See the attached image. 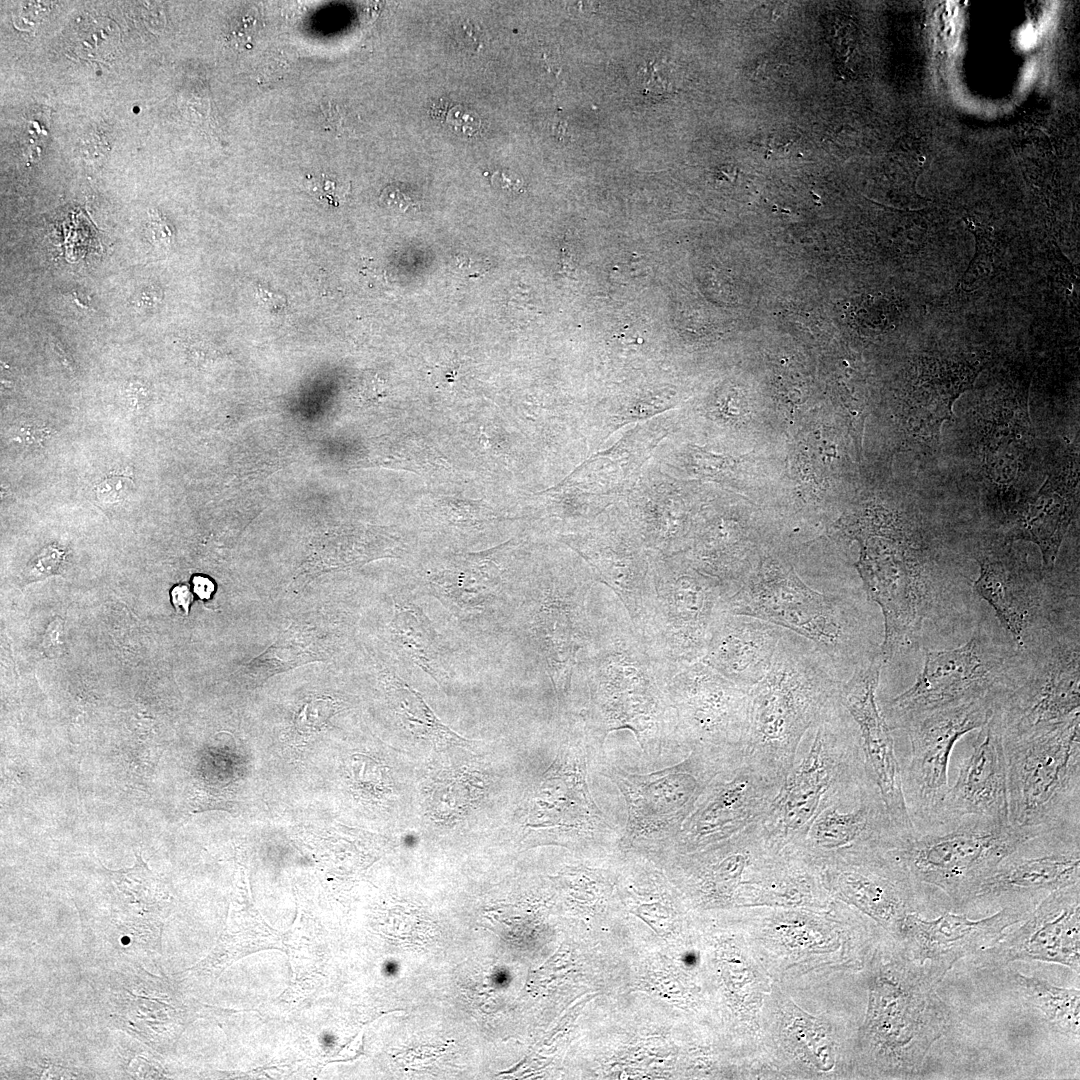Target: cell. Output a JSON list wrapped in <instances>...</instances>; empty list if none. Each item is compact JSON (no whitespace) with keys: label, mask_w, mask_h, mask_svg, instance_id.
<instances>
[{"label":"cell","mask_w":1080,"mask_h":1080,"mask_svg":"<svg viewBox=\"0 0 1080 1080\" xmlns=\"http://www.w3.org/2000/svg\"><path fill=\"white\" fill-rule=\"evenodd\" d=\"M994 700L979 698L918 715L905 724L910 759L902 771L903 793L915 830L933 824L949 788L948 766L958 740L981 729Z\"/></svg>","instance_id":"14"},{"label":"cell","mask_w":1080,"mask_h":1080,"mask_svg":"<svg viewBox=\"0 0 1080 1080\" xmlns=\"http://www.w3.org/2000/svg\"><path fill=\"white\" fill-rule=\"evenodd\" d=\"M192 590L201 600H208L215 591V584L207 576L194 575L192 578Z\"/></svg>","instance_id":"46"},{"label":"cell","mask_w":1080,"mask_h":1080,"mask_svg":"<svg viewBox=\"0 0 1080 1080\" xmlns=\"http://www.w3.org/2000/svg\"><path fill=\"white\" fill-rule=\"evenodd\" d=\"M509 543L485 552L455 555L441 568L425 572L424 585L451 613L462 620H475L503 600L514 598L516 579L505 558Z\"/></svg>","instance_id":"24"},{"label":"cell","mask_w":1080,"mask_h":1080,"mask_svg":"<svg viewBox=\"0 0 1080 1080\" xmlns=\"http://www.w3.org/2000/svg\"><path fill=\"white\" fill-rule=\"evenodd\" d=\"M588 566L519 578L513 600L524 639L540 660L559 704L569 708L572 678L605 601Z\"/></svg>","instance_id":"6"},{"label":"cell","mask_w":1080,"mask_h":1080,"mask_svg":"<svg viewBox=\"0 0 1080 1080\" xmlns=\"http://www.w3.org/2000/svg\"><path fill=\"white\" fill-rule=\"evenodd\" d=\"M492 183L501 187L504 190L514 191L519 190L521 181L519 179H512L507 177L504 173H496L492 177Z\"/></svg>","instance_id":"48"},{"label":"cell","mask_w":1080,"mask_h":1080,"mask_svg":"<svg viewBox=\"0 0 1080 1080\" xmlns=\"http://www.w3.org/2000/svg\"><path fill=\"white\" fill-rule=\"evenodd\" d=\"M1033 906L1006 904L992 916L979 920L950 912L928 920L914 912L905 919L900 940L914 960L950 970L962 958L994 944L1011 926L1024 920Z\"/></svg>","instance_id":"25"},{"label":"cell","mask_w":1080,"mask_h":1080,"mask_svg":"<svg viewBox=\"0 0 1080 1080\" xmlns=\"http://www.w3.org/2000/svg\"><path fill=\"white\" fill-rule=\"evenodd\" d=\"M171 603L177 612L188 615L190 605L193 602V594L187 585H175L171 591Z\"/></svg>","instance_id":"44"},{"label":"cell","mask_w":1080,"mask_h":1080,"mask_svg":"<svg viewBox=\"0 0 1080 1080\" xmlns=\"http://www.w3.org/2000/svg\"><path fill=\"white\" fill-rule=\"evenodd\" d=\"M654 598L640 638L666 678L701 661L730 596L684 554L653 557Z\"/></svg>","instance_id":"9"},{"label":"cell","mask_w":1080,"mask_h":1080,"mask_svg":"<svg viewBox=\"0 0 1080 1080\" xmlns=\"http://www.w3.org/2000/svg\"><path fill=\"white\" fill-rule=\"evenodd\" d=\"M628 499L623 512L633 528L654 554L670 556L684 553L692 535L687 510L666 473L645 474Z\"/></svg>","instance_id":"29"},{"label":"cell","mask_w":1080,"mask_h":1080,"mask_svg":"<svg viewBox=\"0 0 1080 1080\" xmlns=\"http://www.w3.org/2000/svg\"><path fill=\"white\" fill-rule=\"evenodd\" d=\"M150 227L154 238H157L165 244L171 243L173 232L166 222L160 219L158 215H151Z\"/></svg>","instance_id":"47"},{"label":"cell","mask_w":1080,"mask_h":1080,"mask_svg":"<svg viewBox=\"0 0 1080 1080\" xmlns=\"http://www.w3.org/2000/svg\"><path fill=\"white\" fill-rule=\"evenodd\" d=\"M66 634L64 622L55 618L46 628L43 635L42 647L44 653L50 657H58L65 651Z\"/></svg>","instance_id":"41"},{"label":"cell","mask_w":1080,"mask_h":1080,"mask_svg":"<svg viewBox=\"0 0 1080 1080\" xmlns=\"http://www.w3.org/2000/svg\"><path fill=\"white\" fill-rule=\"evenodd\" d=\"M665 435L666 426L660 420L637 425L613 446L584 462L559 487L593 496L630 490L637 483L645 462Z\"/></svg>","instance_id":"28"},{"label":"cell","mask_w":1080,"mask_h":1080,"mask_svg":"<svg viewBox=\"0 0 1080 1080\" xmlns=\"http://www.w3.org/2000/svg\"><path fill=\"white\" fill-rule=\"evenodd\" d=\"M383 682L394 710L403 724L416 736L427 738L434 745H465L472 741L461 737L444 725L427 705L421 694L397 675L385 671Z\"/></svg>","instance_id":"35"},{"label":"cell","mask_w":1080,"mask_h":1080,"mask_svg":"<svg viewBox=\"0 0 1080 1080\" xmlns=\"http://www.w3.org/2000/svg\"><path fill=\"white\" fill-rule=\"evenodd\" d=\"M594 761L597 773L609 779L624 798L627 819L618 848L626 852L667 850L709 782L733 762L689 751L675 764L636 773L610 762L605 754Z\"/></svg>","instance_id":"12"},{"label":"cell","mask_w":1080,"mask_h":1080,"mask_svg":"<svg viewBox=\"0 0 1080 1080\" xmlns=\"http://www.w3.org/2000/svg\"><path fill=\"white\" fill-rule=\"evenodd\" d=\"M559 540L583 559L625 608L640 636L654 598L653 557L624 513L599 515Z\"/></svg>","instance_id":"15"},{"label":"cell","mask_w":1080,"mask_h":1080,"mask_svg":"<svg viewBox=\"0 0 1080 1080\" xmlns=\"http://www.w3.org/2000/svg\"><path fill=\"white\" fill-rule=\"evenodd\" d=\"M1013 981L1023 998L1039 1010L1053 1031L1079 1036L1080 991L1053 985L1045 979L1014 974Z\"/></svg>","instance_id":"34"},{"label":"cell","mask_w":1080,"mask_h":1080,"mask_svg":"<svg viewBox=\"0 0 1080 1080\" xmlns=\"http://www.w3.org/2000/svg\"><path fill=\"white\" fill-rule=\"evenodd\" d=\"M340 704L331 697H318L306 702L295 718L299 732L311 734L323 729L338 711Z\"/></svg>","instance_id":"37"},{"label":"cell","mask_w":1080,"mask_h":1080,"mask_svg":"<svg viewBox=\"0 0 1080 1080\" xmlns=\"http://www.w3.org/2000/svg\"><path fill=\"white\" fill-rule=\"evenodd\" d=\"M980 730L933 824L974 818L1010 825L1003 731L997 709Z\"/></svg>","instance_id":"23"},{"label":"cell","mask_w":1080,"mask_h":1080,"mask_svg":"<svg viewBox=\"0 0 1080 1080\" xmlns=\"http://www.w3.org/2000/svg\"><path fill=\"white\" fill-rule=\"evenodd\" d=\"M391 641L407 662L444 686L450 679L439 636L420 607L396 604L390 622Z\"/></svg>","instance_id":"32"},{"label":"cell","mask_w":1080,"mask_h":1080,"mask_svg":"<svg viewBox=\"0 0 1080 1080\" xmlns=\"http://www.w3.org/2000/svg\"><path fill=\"white\" fill-rule=\"evenodd\" d=\"M860 544L856 563L867 596L882 610V662L908 647L922 626L931 593L926 563L900 525L882 515H863L847 524Z\"/></svg>","instance_id":"8"},{"label":"cell","mask_w":1080,"mask_h":1080,"mask_svg":"<svg viewBox=\"0 0 1080 1080\" xmlns=\"http://www.w3.org/2000/svg\"><path fill=\"white\" fill-rule=\"evenodd\" d=\"M836 893L901 937L907 916L916 912V885L891 851H872L822 866Z\"/></svg>","instance_id":"22"},{"label":"cell","mask_w":1080,"mask_h":1080,"mask_svg":"<svg viewBox=\"0 0 1080 1080\" xmlns=\"http://www.w3.org/2000/svg\"><path fill=\"white\" fill-rule=\"evenodd\" d=\"M380 202L388 208L399 211H406L414 206L412 200L399 188L394 186H388L382 191Z\"/></svg>","instance_id":"42"},{"label":"cell","mask_w":1080,"mask_h":1080,"mask_svg":"<svg viewBox=\"0 0 1080 1080\" xmlns=\"http://www.w3.org/2000/svg\"><path fill=\"white\" fill-rule=\"evenodd\" d=\"M868 779L856 725L839 701L800 742L761 821L768 840L777 851L797 845L823 808Z\"/></svg>","instance_id":"4"},{"label":"cell","mask_w":1080,"mask_h":1080,"mask_svg":"<svg viewBox=\"0 0 1080 1080\" xmlns=\"http://www.w3.org/2000/svg\"><path fill=\"white\" fill-rule=\"evenodd\" d=\"M447 122L453 131L467 136L478 132L481 124L476 113L462 106L454 107L449 111Z\"/></svg>","instance_id":"40"},{"label":"cell","mask_w":1080,"mask_h":1080,"mask_svg":"<svg viewBox=\"0 0 1080 1080\" xmlns=\"http://www.w3.org/2000/svg\"><path fill=\"white\" fill-rule=\"evenodd\" d=\"M980 573L974 590L994 609L1001 624L1018 645L1037 604L1035 579L1025 557L1015 550L1001 548L977 557Z\"/></svg>","instance_id":"30"},{"label":"cell","mask_w":1080,"mask_h":1080,"mask_svg":"<svg viewBox=\"0 0 1080 1080\" xmlns=\"http://www.w3.org/2000/svg\"><path fill=\"white\" fill-rule=\"evenodd\" d=\"M882 660L877 653L857 666L840 687V703L854 721L867 773L875 783L895 827L905 838L914 835L902 785L891 728L881 713L876 691Z\"/></svg>","instance_id":"19"},{"label":"cell","mask_w":1080,"mask_h":1080,"mask_svg":"<svg viewBox=\"0 0 1080 1080\" xmlns=\"http://www.w3.org/2000/svg\"><path fill=\"white\" fill-rule=\"evenodd\" d=\"M949 969L900 957L875 977L865 1026V1042L875 1065L899 1077L922 1069L932 1045L948 1030L951 1012L937 993Z\"/></svg>","instance_id":"3"},{"label":"cell","mask_w":1080,"mask_h":1080,"mask_svg":"<svg viewBox=\"0 0 1080 1080\" xmlns=\"http://www.w3.org/2000/svg\"><path fill=\"white\" fill-rule=\"evenodd\" d=\"M682 746L729 763L743 755L749 722V691L703 661L664 681Z\"/></svg>","instance_id":"13"},{"label":"cell","mask_w":1080,"mask_h":1080,"mask_svg":"<svg viewBox=\"0 0 1080 1080\" xmlns=\"http://www.w3.org/2000/svg\"><path fill=\"white\" fill-rule=\"evenodd\" d=\"M256 297L263 306L273 312L284 311L287 307V300L283 295L272 292L261 285L256 288Z\"/></svg>","instance_id":"43"},{"label":"cell","mask_w":1080,"mask_h":1080,"mask_svg":"<svg viewBox=\"0 0 1080 1080\" xmlns=\"http://www.w3.org/2000/svg\"><path fill=\"white\" fill-rule=\"evenodd\" d=\"M995 680L993 666L975 638L955 649L927 650L914 684L889 702L887 716L894 728H903L929 711L979 698L993 699Z\"/></svg>","instance_id":"21"},{"label":"cell","mask_w":1080,"mask_h":1080,"mask_svg":"<svg viewBox=\"0 0 1080 1080\" xmlns=\"http://www.w3.org/2000/svg\"><path fill=\"white\" fill-rule=\"evenodd\" d=\"M1079 654L1057 659L1044 676L998 707L1004 736H1020L1079 715Z\"/></svg>","instance_id":"27"},{"label":"cell","mask_w":1080,"mask_h":1080,"mask_svg":"<svg viewBox=\"0 0 1080 1080\" xmlns=\"http://www.w3.org/2000/svg\"><path fill=\"white\" fill-rule=\"evenodd\" d=\"M726 611L771 622L809 640L838 677L851 656L855 628L846 602L817 591L791 565L776 559L758 564L727 598Z\"/></svg>","instance_id":"10"},{"label":"cell","mask_w":1080,"mask_h":1080,"mask_svg":"<svg viewBox=\"0 0 1080 1080\" xmlns=\"http://www.w3.org/2000/svg\"><path fill=\"white\" fill-rule=\"evenodd\" d=\"M385 536L382 531L367 527L334 530L315 544L305 574L311 577L320 572L358 566L391 556V539Z\"/></svg>","instance_id":"33"},{"label":"cell","mask_w":1080,"mask_h":1080,"mask_svg":"<svg viewBox=\"0 0 1080 1080\" xmlns=\"http://www.w3.org/2000/svg\"><path fill=\"white\" fill-rule=\"evenodd\" d=\"M842 682L812 642L785 630L768 672L749 690L744 756L782 781L804 735L840 701Z\"/></svg>","instance_id":"2"},{"label":"cell","mask_w":1080,"mask_h":1080,"mask_svg":"<svg viewBox=\"0 0 1080 1080\" xmlns=\"http://www.w3.org/2000/svg\"><path fill=\"white\" fill-rule=\"evenodd\" d=\"M1080 827L1035 835L1006 856L977 888L972 902L996 899L1036 905L1037 896L1080 881Z\"/></svg>","instance_id":"17"},{"label":"cell","mask_w":1080,"mask_h":1080,"mask_svg":"<svg viewBox=\"0 0 1080 1080\" xmlns=\"http://www.w3.org/2000/svg\"><path fill=\"white\" fill-rule=\"evenodd\" d=\"M781 783L743 754L709 782L667 850L693 852L761 822Z\"/></svg>","instance_id":"16"},{"label":"cell","mask_w":1080,"mask_h":1080,"mask_svg":"<svg viewBox=\"0 0 1080 1080\" xmlns=\"http://www.w3.org/2000/svg\"><path fill=\"white\" fill-rule=\"evenodd\" d=\"M1009 824L1033 837L1080 827V717L1003 736Z\"/></svg>","instance_id":"7"},{"label":"cell","mask_w":1080,"mask_h":1080,"mask_svg":"<svg viewBox=\"0 0 1080 1080\" xmlns=\"http://www.w3.org/2000/svg\"><path fill=\"white\" fill-rule=\"evenodd\" d=\"M595 756L583 719L571 714L551 764L523 792L522 842L558 843L576 850L618 848L622 830L604 814L589 788V764Z\"/></svg>","instance_id":"5"},{"label":"cell","mask_w":1080,"mask_h":1080,"mask_svg":"<svg viewBox=\"0 0 1080 1080\" xmlns=\"http://www.w3.org/2000/svg\"><path fill=\"white\" fill-rule=\"evenodd\" d=\"M471 266V277L478 276L484 273L487 269V261L481 260L478 257L468 256L461 254L457 256V267L460 268L462 273L467 274Z\"/></svg>","instance_id":"45"},{"label":"cell","mask_w":1080,"mask_h":1080,"mask_svg":"<svg viewBox=\"0 0 1080 1080\" xmlns=\"http://www.w3.org/2000/svg\"><path fill=\"white\" fill-rule=\"evenodd\" d=\"M612 602L599 617L595 633L576 663L570 712L584 721L596 755L607 736L630 730L648 762L686 753L676 732L674 709L664 689V673L648 654L623 605ZM571 703V700H570Z\"/></svg>","instance_id":"1"},{"label":"cell","mask_w":1080,"mask_h":1080,"mask_svg":"<svg viewBox=\"0 0 1080 1080\" xmlns=\"http://www.w3.org/2000/svg\"><path fill=\"white\" fill-rule=\"evenodd\" d=\"M1078 478L1050 475L1012 527L1015 539L1035 543L1043 565L1052 569L1078 507Z\"/></svg>","instance_id":"31"},{"label":"cell","mask_w":1080,"mask_h":1080,"mask_svg":"<svg viewBox=\"0 0 1080 1080\" xmlns=\"http://www.w3.org/2000/svg\"><path fill=\"white\" fill-rule=\"evenodd\" d=\"M785 630L759 618L725 612L701 661L749 691L768 672Z\"/></svg>","instance_id":"26"},{"label":"cell","mask_w":1080,"mask_h":1080,"mask_svg":"<svg viewBox=\"0 0 1080 1080\" xmlns=\"http://www.w3.org/2000/svg\"><path fill=\"white\" fill-rule=\"evenodd\" d=\"M306 186L308 191L317 199L335 206L343 200L348 190L339 180L329 178L323 174L319 177H309Z\"/></svg>","instance_id":"39"},{"label":"cell","mask_w":1080,"mask_h":1080,"mask_svg":"<svg viewBox=\"0 0 1080 1080\" xmlns=\"http://www.w3.org/2000/svg\"><path fill=\"white\" fill-rule=\"evenodd\" d=\"M905 839L868 779L823 808L796 845L819 868L852 855L890 851Z\"/></svg>","instance_id":"18"},{"label":"cell","mask_w":1080,"mask_h":1080,"mask_svg":"<svg viewBox=\"0 0 1080 1080\" xmlns=\"http://www.w3.org/2000/svg\"><path fill=\"white\" fill-rule=\"evenodd\" d=\"M316 637L308 630L291 627L262 654L244 665V673L251 677H267L308 662L321 660Z\"/></svg>","instance_id":"36"},{"label":"cell","mask_w":1080,"mask_h":1080,"mask_svg":"<svg viewBox=\"0 0 1080 1080\" xmlns=\"http://www.w3.org/2000/svg\"><path fill=\"white\" fill-rule=\"evenodd\" d=\"M1029 838L1011 825L965 818L917 830L890 851L915 885L937 888L955 905L965 906L1000 862Z\"/></svg>","instance_id":"11"},{"label":"cell","mask_w":1080,"mask_h":1080,"mask_svg":"<svg viewBox=\"0 0 1080 1080\" xmlns=\"http://www.w3.org/2000/svg\"><path fill=\"white\" fill-rule=\"evenodd\" d=\"M1021 925L974 954L981 968L1014 961H1042L1080 971V883L1055 890L1040 900Z\"/></svg>","instance_id":"20"},{"label":"cell","mask_w":1080,"mask_h":1080,"mask_svg":"<svg viewBox=\"0 0 1080 1080\" xmlns=\"http://www.w3.org/2000/svg\"><path fill=\"white\" fill-rule=\"evenodd\" d=\"M64 557L65 552L57 546L50 545L44 548L27 565L24 571L25 581H40L51 575L58 574Z\"/></svg>","instance_id":"38"}]
</instances>
